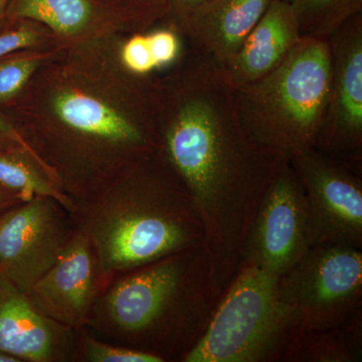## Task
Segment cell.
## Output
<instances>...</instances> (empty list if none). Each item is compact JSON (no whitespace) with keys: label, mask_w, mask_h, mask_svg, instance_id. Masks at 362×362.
<instances>
[{"label":"cell","mask_w":362,"mask_h":362,"mask_svg":"<svg viewBox=\"0 0 362 362\" xmlns=\"http://www.w3.org/2000/svg\"><path fill=\"white\" fill-rule=\"evenodd\" d=\"M159 152L187 187L204 228L209 274L226 291L262 202L289 159L247 129L225 69L190 52L156 77Z\"/></svg>","instance_id":"cell-1"},{"label":"cell","mask_w":362,"mask_h":362,"mask_svg":"<svg viewBox=\"0 0 362 362\" xmlns=\"http://www.w3.org/2000/svg\"><path fill=\"white\" fill-rule=\"evenodd\" d=\"M120 35L59 45L40 66L18 98L33 135L130 165L158 151L156 77L124 70Z\"/></svg>","instance_id":"cell-2"},{"label":"cell","mask_w":362,"mask_h":362,"mask_svg":"<svg viewBox=\"0 0 362 362\" xmlns=\"http://www.w3.org/2000/svg\"><path fill=\"white\" fill-rule=\"evenodd\" d=\"M330 73L327 40L302 37L277 69L235 88L247 129L288 159L314 148L327 107Z\"/></svg>","instance_id":"cell-3"},{"label":"cell","mask_w":362,"mask_h":362,"mask_svg":"<svg viewBox=\"0 0 362 362\" xmlns=\"http://www.w3.org/2000/svg\"><path fill=\"white\" fill-rule=\"evenodd\" d=\"M223 294L185 361H262L296 334L275 274L244 262Z\"/></svg>","instance_id":"cell-4"},{"label":"cell","mask_w":362,"mask_h":362,"mask_svg":"<svg viewBox=\"0 0 362 362\" xmlns=\"http://www.w3.org/2000/svg\"><path fill=\"white\" fill-rule=\"evenodd\" d=\"M362 254L358 247L319 245L280 277V295L298 332L342 325L361 304Z\"/></svg>","instance_id":"cell-5"},{"label":"cell","mask_w":362,"mask_h":362,"mask_svg":"<svg viewBox=\"0 0 362 362\" xmlns=\"http://www.w3.org/2000/svg\"><path fill=\"white\" fill-rule=\"evenodd\" d=\"M306 195L311 247L341 245L361 249L362 185L346 164L315 148L289 159Z\"/></svg>","instance_id":"cell-6"},{"label":"cell","mask_w":362,"mask_h":362,"mask_svg":"<svg viewBox=\"0 0 362 362\" xmlns=\"http://www.w3.org/2000/svg\"><path fill=\"white\" fill-rule=\"evenodd\" d=\"M327 42L329 95L314 148L351 168L361 160L362 13L343 23Z\"/></svg>","instance_id":"cell-7"},{"label":"cell","mask_w":362,"mask_h":362,"mask_svg":"<svg viewBox=\"0 0 362 362\" xmlns=\"http://www.w3.org/2000/svg\"><path fill=\"white\" fill-rule=\"evenodd\" d=\"M310 247L306 195L288 161L262 202L247 235L243 263L261 267L282 277Z\"/></svg>","instance_id":"cell-8"},{"label":"cell","mask_w":362,"mask_h":362,"mask_svg":"<svg viewBox=\"0 0 362 362\" xmlns=\"http://www.w3.org/2000/svg\"><path fill=\"white\" fill-rule=\"evenodd\" d=\"M52 201L35 197L0 218V274L26 295L66 244Z\"/></svg>","instance_id":"cell-9"},{"label":"cell","mask_w":362,"mask_h":362,"mask_svg":"<svg viewBox=\"0 0 362 362\" xmlns=\"http://www.w3.org/2000/svg\"><path fill=\"white\" fill-rule=\"evenodd\" d=\"M93 270L89 243L84 235H76L66 243L28 296L44 315L77 325L87 315L92 301Z\"/></svg>","instance_id":"cell-10"},{"label":"cell","mask_w":362,"mask_h":362,"mask_svg":"<svg viewBox=\"0 0 362 362\" xmlns=\"http://www.w3.org/2000/svg\"><path fill=\"white\" fill-rule=\"evenodd\" d=\"M274 0H209L180 26L192 52L221 66L232 61Z\"/></svg>","instance_id":"cell-11"},{"label":"cell","mask_w":362,"mask_h":362,"mask_svg":"<svg viewBox=\"0 0 362 362\" xmlns=\"http://www.w3.org/2000/svg\"><path fill=\"white\" fill-rule=\"evenodd\" d=\"M6 16L40 23L63 45L127 32L120 18L99 0H11Z\"/></svg>","instance_id":"cell-12"},{"label":"cell","mask_w":362,"mask_h":362,"mask_svg":"<svg viewBox=\"0 0 362 362\" xmlns=\"http://www.w3.org/2000/svg\"><path fill=\"white\" fill-rule=\"evenodd\" d=\"M302 39L296 16L274 0L230 63L223 66L233 87H244L277 69Z\"/></svg>","instance_id":"cell-13"},{"label":"cell","mask_w":362,"mask_h":362,"mask_svg":"<svg viewBox=\"0 0 362 362\" xmlns=\"http://www.w3.org/2000/svg\"><path fill=\"white\" fill-rule=\"evenodd\" d=\"M183 272L180 263L168 262L120 281L107 300L112 319L130 332L147 329L173 301Z\"/></svg>","instance_id":"cell-14"},{"label":"cell","mask_w":362,"mask_h":362,"mask_svg":"<svg viewBox=\"0 0 362 362\" xmlns=\"http://www.w3.org/2000/svg\"><path fill=\"white\" fill-rule=\"evenodd\" d=\"M49 319L25 293L0 274V351L20 361L44 362L54 354Z\"/></svg>","instance_id":"cell-15"},{"label":"cell","mask_w":362,"mask_h":362,"mask_svg":"<svg viewBox=\"0 0 362 362\" xmlns=\"http://www.w3.org/2000/svg\"><path fill=\"white\" fill-rule=\"evenodd\" d=\"M51 180L39 161L23 147L16 145L0 149V187L25 202L37 197H49L71 209L70 199Z\"/></svg>","instance_id":"cell-16"},{"label":"cell","mask_w":362,"mask_h":362,"mask_svg":"<svg viewBox=\"0 0 362 362\" xmlns=\"http://www.w3.org/2000/svg\"><path fill=\"white\" fill-rule=\"evenodd\" d=\"M296 16L302 37L327 40L352 16L362 13V0H283Z\"/></svg>","instance_id":"cell-17"},{"label":"cell","mask_w":362,"mask_h":362,"mask_svg":"<svg viewBox=\"0 0 362 362\" xmlns=\"http://www.w3.org/2000/svg\"><path fill=\"white\" fill-rule=\"evenodd\" d=\"M59 47L25 49L0 59V104L16 101L40 66L51 58Z\"/></svg>","instance_id":"cell-18"},{"label":"cell","mask_w":362,"mask_h":362,"mask_svg":"<svg viewBox=\"0 0 362 362\" xmlns=\"http://www.w3.org/2000/svg\"><path fill=\"white\" fill-rule=\"evenodd\" d=\"M120 18L131 33L146 32L168 20L169 0H99Z\"/></svg>","instance_id":"cell-19"},{"label":"cell","mask_w":362,"mask_h":362,"mask_svg":"<svg viewBox=\"0 0 362 362\" xmlns=\"http://www.w3.org/2000/svg\"><path fill=\"white\" fill-rule=\"evenodd\" d=\"M13 21V26L0 33V59L25 49H52L63 45L47 28L35 21Z\"/></svg>","instance_id":"cell-20"},{"label":"cell","mask_w":362,"mask_h":362,"mask_svg":"<svg viewBox=\"0 0 362 362\" xmlns=\"http://www.w3.org/2000/svg\"><path fill=\"white\" fill-rule=\"evenodd\" d=\"M117 57L124 70L137 77H150L157 71L146 32L119 37Z\"/></svg>","instance_id":"cell-21"},{"label":"cell","mask_w":362,"mask_h":362,"mask_svg":"<svg viewBox=\"0 0 362 362\" xmlns=\"http://www.w3.org/2000/svg\"><path fill=\"white\" fill-rule=\"evenodd\" d=\"M150 49L157 68V71L175 66L181 59L182 42L180 33L168 21L161 26L146 30Z\"/></svg>","instance_id":"cell-22"},{"label":"cell","mask_w":362,"mask_h":362,"mask_svg":"<svg viewBox=\"0 0 362 362\" xmlns=\"http://www.w3.org/2000/svg\"><path fill=\"white\" fill-rule=\"evenodd\" d=\"M87 356L94 362H161L162 357L149 352L123 347L111 346L88 338L86 341Z\"/></svg>","instance_id":"cell-23"},{"label":"cell","mask_w":362,"mask_h":362,"mask_svg":"<svg viewBox=\"0 0 362 362\" xmlns=\"http://www.w3.org/2000/svg\"><path fill=\"white\" fill-rule=\"evenodd\" d=\"M207 1L209 0H169L170 13L166 21L180 32V26L187 20L188 16Z\"/></svg>","instance_id":"cell-24"},{"label":"cell","mask_w":362,"mask_h":362,"mask_svg":"<svg viewBox=\"0 0 362 362\" xmlns=\"http://www.w3.org/2000/svg\"><path fill=\"white\" fill-rule=\"evenodd\" d=\"M0 132L4 133V134L11 137L14 142L18 143V144L21 145L23 148H25L26 151L30 152V153L32 154L37 161H39L42 168L45 169V173L51 175L52 169L49 168V166L45 163L44 159H42V157H40L39 154L33 149L30 143L26 141L25 137L21 134L20 131H18V128L13 125V123L11 122L6 116H4V114L1 113H0Z\"/></svg>","instance_id":"cell-25"},{"label":"cell","mask_w":362,"mask_h":362,"mask_svg":"<svg viewBox=\"0 0 362 362\" xmlns=\"http://www.w3.org/2000/svg\"><path fill=\"white\" fill-rule=\"evenodd\" d=\"M18 145V143L14 142L11 137L4 134V133L0 132V149L8 148V147L16 146ZM21 146V145H18Z\"/></svg>","instance_id":"cell-26"},{"label":"cell","mask_w":362,"mask_h":362,"mask_svg":"<svg viewBox=\"0 0 362 362\" xmlns=\"http://www.w3.org/2000/svg\"><path fill=\"white\" fill-rule=\"evenodd\" d=\"M11 201V197H9V195L7 194L4 190H2L1 187H0V211H1Z\"/></svg>","instance_id":"cell-27"},{"label":"cell","mask_w":362,"mask_h":362,"mask_svg":"<svg viewBox=\"0 0 362 362\" xmlns=\"http://www.w3.org/2000/svg\"><path fill=\"white\" fill-rule=\"evenodd\" d=\"M20 359L16 358L11 354H6V352L0 351V362H18Z\"/></svg>","instance_id":"cell-28"},{"label":"cell","mask_w":362,"mask_h":362,"mask_svg":"<svg viewBox=\"0 0 362 362\" xmlns=\"http://www.w3.org/2000/svg\"><path fill=\"white\" fill-rule=\"evenodd\" d=\"M9 0H0V20L6 16L7 6H8Z\"/></svg>","instance_id":"cell-29"}]
</instances>
